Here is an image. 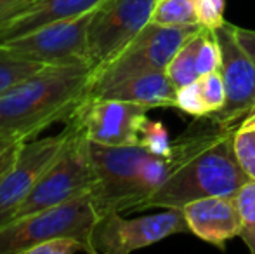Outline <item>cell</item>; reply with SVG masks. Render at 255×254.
<instances>
[{"mask_svg":"<svg viewBox=\"0 0 255 254\" xmlns=\"http://www.w3.org/2000/svg\"><path fill=\"white\" fill-rule=\"evenodd\" d=\"M94 68L64 64L42 68L0 96V131L19 141L38 138L57 122H68L77 106L91 96Z\"/></svg>","mask_w":255,"mask_h":254,"instance_id":"1","label":"cell"},{"mask_svg":"<svg viewBox=\"0 0 255 254\" xmlns=\"http://www.w3.org/2000/svg\"><path fill=\"white\" fill-rule=\"evenodd\" d=\"M233 129L210 119L203 138L172 176L149 197L141 211L181 209L203 197H235L249 181L233 150Z\"/></svg>","mask_w":255,"mask_h":254,"instance_id":"2","label":"cell"},{"mask_svg":"<svg viewBox=\"0 0 255 254\" xmlns=\"http://www.w3.org/2000/svg\"><path fill=\"white\" fill-rule=\"evenodd\" d=\"M99 218L92 195L14 218L0 225V254H30L33 248L56 237H77L91 244Z\"/></svg>","mask_w":255,"mask_h":254,"instance_id":"3","label":"cell"},{"mask_svg":"<svg viewBox=\"0 0 255 254\" xmlns=\"http://www.w3.org/2000/svg\"><path fill=\"white\" fill-rule=\"evenodd\" d=\"M71 129L73 132L70 141L40 176L14 218L94 193L98 187V174L91 157V145L73 126Z\"/></svg>","mask_w":255,"mask_h":254,"instance_id":"4","label":"cell"},{"mask_svg":"<svg viewBox=\"0 0 255 254\" xmlns=\"http://www.w3.org/2000/svg\"><path fill=\"white\" fill-rule=\"evenodd\" d=\"M202 24L193 26H161L149 23L139 31V35L110 63L94 70L91 85V96L101 94L104 89L125 77L142 71L163 70L177 49L191 35L202 30Z\"/></svg>","mask_w":255,"mask_h":254,"instance_id":"5","label":"cell"},{"mask_svg":"<svg viewBox=\"0 0 255 254\" xmlns=\"http://www.w3.org/2000/svg\"><path fill=\"white\" fill-rule=\"evenodd\" d=\"M89 145L98 174L92 200L99 214L135 211L139 206V176L153 153L142 145L110 146L91 141Z\"/></svg>","mask_w":255,"mask_h":254,"instance_id":"6","label":"cell"},{"mask_svg":"<svg viewBox=\"0 0 255 254\" xmlns=\"http://www.w3.org/2000/svg\"><path fill=\"white\" fill-rule=\"evenodd\" d=\"M182 232L189 230L181 209L168 207L163 213L139 218H124L113 211L99 218L92 230L91 246L94 254H128Z\"/></svg>","mask_w":255,"mask_h":254,"instance_id":"7","label":"cell"},{"mask_svg":"<svg viewBox=\"0 0 255 254\" xmlns=\"http://www.w3.org/2000/svg\"><path fill=\"white\" fill-rule=\"evenodd\" d=\"M92 12L73 17V19H61L44 24L19 37L9 38L0 45L47 66L49 64L54 66L91 64L92 66L91 51H89V23H91Z\"/></svg>","mask_w":255,"mask_h":254,"instance_id":"8","label":"cell"},{"mask_svg":"<svg viewBox=\"0 0 255 254\" xmlns=\"http://www.w3.org/2000/svg\"><path fill=\"white\" fill-rule=\"evenodd\" d=\"M158 0H106L92 12L89 51L94 70L118 56L139 31L151 23Z\"/></svg>","mask_w":255,"mask_h":254,"instance_id":"9","label":"cell"},{"mask_svg":"<svg viewBox=\"0 0 255 254\" xmlns=\"http://www.w3.org/2000/svg\"><path fill=\"white\" fill-rule=\"evenodd\" d=\"M146 106L104 96H89L66 124L96 145H139L141 126L148 119Z\"/></svg>","mask_w":255,"mask_h":254,"instance_id":"10","label":"cell"},{"mask_svg":"<svg viewBox=\"0 0 255 254\" xmlns=\"http://www.w3.org/2000/svg\"><path fill=\"white\" fill-rule=\"evenodd\" d=\"M71 132L73 129L66 124L57 134L35 138L21 145L12 167L0 180V225L16 216L17 209L28 199L40 176L70 141Z\"/></svg>","mask_w":255,"mask_h":254,"instance_id":"11","label":"cell"},{"mask_svg":"<svg viewBox=\"0 0 255 254\" xmlns=\"http://www.w3.org/2000/svg\"><path fill=\"white\" fill-rule=\"evenodd\" d=\"M221 44V75L226 87L224 108L210 119L235 127L243 117L255 112V59L236 37L235 24L224 23L215 30Z\"/></svg>","mask_w":255,"mask_h":254,"instance_id":"12","label":"cell"},{"mask_svg":"<svg viewBox=\"0 0 255 254\" xmlns=\"http://www.w3.org/2000/svg\"><path fill=\"white\" fill-rule=\"evenodd\" d=\"M186 225L200 241L226 248V242L240 237L242 218L236 207L235 197H203L181 207Z\"/></svg>","mask_w":255,"mask_h":254,"instance_id":"13","label":"cell"},{"mask_svg":"<svg viewBox=\"0 0 255 254\" xmlns=\"http://www.w3.org/2000/svg\"><path fill=\"white\" fill-rule=\"evenodd\" d=\"M103 2L106 0H33L19 14L0 23V44L54 21L85 16Z\"/></svg>","mask_w":255,"mask_h":254,"instance_id":"14","label":"cell"},{"mask_svg":"<svg viewBox=\"0 0 255 254\" xmlns=\"http://www.w3.org/2000/svg\"><path fill=\"white\" fill-rule=\"evenodd\" d=\"M175 91L177 89L163 70H153L122 78L96 96L135 103L151 110L170 106L175 108Z\"/></svg>","mask_w":255,"mask_h":254,"instance_id":"15","label":"cell"},{"mask_svg":"<svg viewBox=\"0 0 255 254\" xmlns=\"http://www.w3.org/2000/svg\"><path fill=\"white\" fill-rule=\"evenodd\" d=\"M203 28L196 31L195 35H191V37L177 49L174 58L170 59V63L165 68V73L170 78L172 84L175 85V89L193 84V82H196L200 78L198 68H196V52H198V47H200Z\"/></svg>","mask_w":255,"mask_h":254,"instance_id":"16","label":"cell"},{"mask_svg":"<svg viewBox=\"0 0 255 254\" xmlns=\"http://www.w3.org/2000/svg\"><path fill=\"white\" fill-rule=\"evenodd\" d=\"M47 64L28 59L0 45V96L45 68Z\"/></svg>","mask_w":255,"mask_h":254,"instance_id":"17","label":"cell"},{"mask_svg":"<svg viewBox=\"0 0 255 254\" xmlns=\"http://www.w3.org/2000/svg\"><path fill=\"white\" fill-rule=\"evenodd\" d=\"M233 150L243 173L255 180V112L243 117L233 129Z\"/></svg>","mask_w":255,"mask_h":254,"instance_id":"18","label":"cell"},{"mask_svg":"<svg viewBox=\"0 0 255 254\" xmlns=\"http://www.w3.org/2000/svg\"><path fill=\"white\" fill-rule=\"evenodd\" d=\"M151 23L161 26H193L200 24L195 0H158Z\"/></svg>","mask_w":255,"mask_h":254,"instance_id":"19","label":"cell"},{"mask_svg":"<svg viewBox=\"0 0 255 254\" xmlns=\"http://www.w3.org/2000/svg\"><path fill=\"white\" fill-rule=\"evenodd\" d=\"M235 202L242 218L240 239L245 242L249 251L255 254V180H249L240 188Z\"/></svg>","mask_w":255,"mask_h":254,"instance_id":"20","label":"cell"},{"mask_svg":"<svg viewBox=\"0 0 255 254\" xmlns=\"http://www.w3.org/2000/svg\"><path fill=\"white\" fill-rule=\"evenodd\" d=\"M221 61H222V52H221V44L215 30H208L203 28L202 40H200V47L196 52V68H198V75H207L212 71L221 70Z\"/></svg>","mask_w":255,"mask_h":254,"instance_id":"21","label":"cell"},{"mask_svg":"<svg viewBox=\"0 0 255 254\" xmlns=\"http://www.w3.org/2000/svg\"><path fill=\"white\" fill-rule=\"evenodd\" d=\"M139 145H142L146 150H149L153 155L167 157L172 152L174 141H170L168 131L163 124L146 119L141 126V132H139Z\"/></svg>","mask_w":255,"mask_h":254,"instance_id":"22","label":"cell"},{"mask_svg":"<svg viewBox=\"0 0 255 254\" xmlns=\"http://www.w3.org/2000/svg\"><path fill=\"white\" fill-rule=\"evenodd\" d=\"M198 84L210 117L219 113L224 108V103H226V87L221 71L217 70V71H212V73L202 75L198 78Z\"/></svg>","mask_w":255,"mask_h":254,"instance_id":"23","label":"cell"},{"mask_svg":"<svg viewBox=\"0 0 255 254\" xmlns=\"http://www.w3.org/2000/svg\"><path fill=\"white\" fill-rule=\"evenodd\" d=\"M175 108L184 112L186 115H191L193 119H207V117H210L207 105L203 101L202 91H200L198 80L184 85V87H179L175 91Z\"/></svg>","mask_w":255,"mask_h":254,"instance_id":"24","label":"cell"},{"mask_svg":"<svg viewBox=\"0 0 255 254\" xmlns=\"http://www.w3.org/2000/svg\"><path fill=\"white\" fill-rule=\"evenodd\" d=\"M77 253H87L94 254L91 244L80 241L77 237H56L44 244L37 246L30 251V254H77Z\"/></svg>","mask_w":255,"mask_h":254,"instance_id":"25","label":"cell"},{"mask_svg":"<svg viewBox=\"0 0 255 254\" xmlns=\"http://www.w3.org/2000/svg\"><path fill=\"white\" fill-rule=\"evenodd\" d=\"M200 24L208 30H217L226 23L224 7L226 0H195Z\"/></svg>","mask_w":255,"mask_h":254,"instance_id":"26","label":"cell"},{"mask_svg":"<svg viewBox=\"0 0 255 254\" xmlns=\"http://www.w3.org/2000/svg\"><path fill=\"white\" fill-rule=\"evenodd\" d=\"M33 0H0V23L9 17L19 14L23 9H26Z\"/></svg>","mask_w":255,"mask_h":254,"instance_id":"27","label":"cell"},{"mask_svg":"<svg viewBox=\"0 0 255 254\" xmlns=\"http://www.w3.org/2000/svg\"><path fill=\"white\" fill-rule=\"evenodd\" d=\"M236 37H238L240 44L247 49L250 56L255 59V30H249V28H240L235 26Z\"/></svg>","mask_w":255,"mask_h":254,"instance_id":"28","label":"cell"},{"mask_svg":"<svg viewBox=\"0 0 255 254\" xmlns=\"http://www.w3.org/2000/svg\"><path fill=\"white\" fill-rule=\"evenodd\" d=\"M23 141L16 138V136L9 134L5 131H0V157H3L7 152H10L12 148H16L17 145H21Z\"/></svg>","mask_w":255,"mask_h":254,"instance_id":"29","label":"cell"},{"mask_svg":"<svg viewBox=\"0 0 255 254\" xmlns=\"http://www.w3.org/2000/svg\"><path fill=\"white\" fill-rule=\"evenodd\" d=\"M26 143V141H24ZM23 145V143H21ZM21 145H17L16 148H12L10 152H7L3 157H0V180L3 178V174L7 173V171L12 167V164H14V160H16V157H17V152H19V148H21Z\"/></svg>","mask_w":255,"mask_h":254,"instance_id":"30","label":"cell"}]
</instances>
